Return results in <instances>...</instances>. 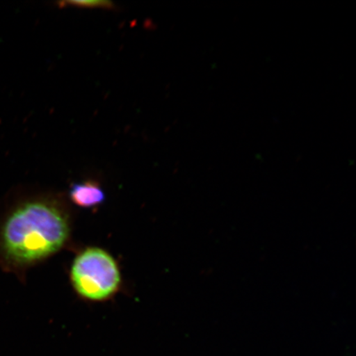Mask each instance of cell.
Returning <instances> with one entry per match:
<instances>
[{
  "label": "cell",
  "instance_id": "1",
  "mask_svg": "<svg viewBox=\"0 0 356 356\" xmlns=\"http://www.w3.org/2000/svg\"><path fill=\"white\" fill-rule=\"evenodd\" d=\"M68 213L52 198H33L13 208L0 225V262L25 269L59 252L70 237Z\"/></svg>",
  "mask_w": 356,
  "mask_h": 356
},
{
  "label": "cell",
  "instance_id": "2",
  "mask_svg": "<svg viewBox=\"0 0 356 356\" xmlns=\"http://www.w3.org/2000/svg\"><path fill=\"white\" fill-rule=\"evenodd\" d=\"M70 279L78 295L90 301L110 299L122 282L118 262L99 248H88L75 257Z\"/></svg>",
  "mask_w": 356,
  "mask_h": 356
},
{
  "label": "cell",
  "instance_id": "3",
  "mask_svg": "<svg viewBox=\"0 0 356 356\" xmlns=\"http://www.w3.org/2000/svg\"><path fill=\"white\" fill-rule=\"evenodd\" d=\"M70 197L74 204L83 208H92L104 202L105 193L95 181L78 182L71 186Z\"/></svg>",
  "mask_w": 356,
  "mask_h": 356
},
{
  "label": "cell",
  "instance_id": "4",
  "mask_svg": "<svg viewBox=\"0 0 356 356\" xmlns=\"http://www.w3.org/2000/svg\"><path fill=\"white\" fill-rule=\"evenodd\" d=\"M60 8L74 7L80 8H104V10H113V3L110 1H104V0H69V1H62L59 3Z\"/></svg>",
  "mask_w": 356,
  "mask_h": 356
}]
</instances>
